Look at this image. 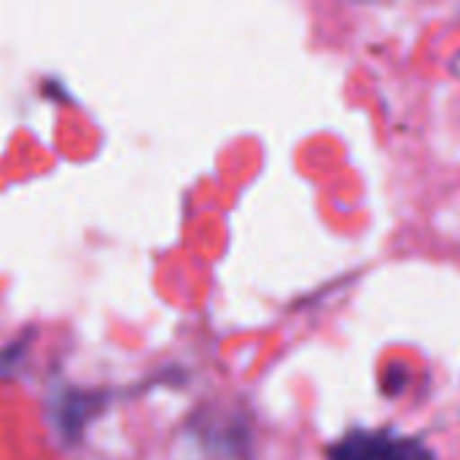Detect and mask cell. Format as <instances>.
<instances>
[{"instance_id":"2","label":"cell","mask_w":460,"mask_h":460,"mask_svg":"<svg viewBox=\"0 0 460 460\" xmlns=\"http://www.w3.org/2000/svg\"><path fill=\"white\" fill-rule=\"evenodd\" d=\"M102 407V396L97 394H65L59 399L57 415H59V429L65 434H78L92 415H97Z\"/></svg>"},{"instance_id":"1","label":"cell","mask_w":460,"mask_h":460,"mask_svg":"<svg viewBox=\"0 0 460 460\" xmlns=\"http://www.w3.org/2000/svg\"><path fill=\"white\" fill-rule=\"evenodd\" d=\"M388 434L372 431H350L345 439L332 445L329 460H383L388 447Z\"/></svg>"},{"instance_id":"3","label":"cell","mask_w":460,"mask_h":460,"mask_svg":"<svg viewBox=\"0 0 460 460\" xmlns=\"http://www.w3.org/2000/svg\"><path fill=\"white\" fill-rule=\"evenodd\" d=\"M383 460H437V456L412 437H391Z\"/></svg>"}]
</instances>
